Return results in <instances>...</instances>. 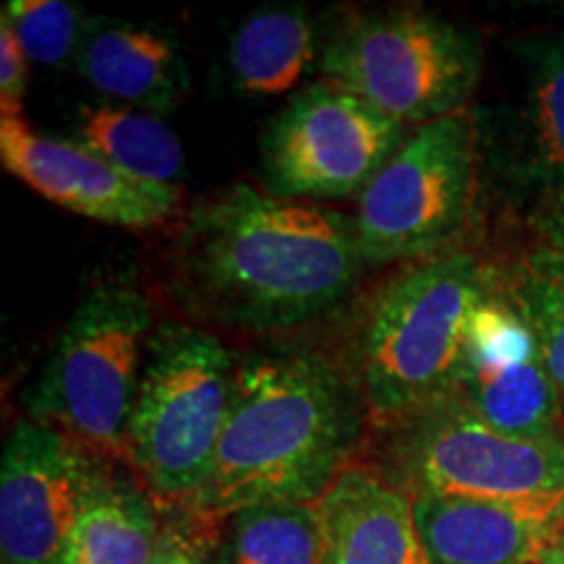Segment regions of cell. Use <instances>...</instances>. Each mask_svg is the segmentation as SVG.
I'll return each mask as SVG.
<instances>
[{"label":"cell","mask_w":564,"mask_h":564,"mask_svg":"<svg viewBox=\"0 0 564 564\" xmlns=\"http://www.w3.org/2000/svg\"><path fill=\"white\" fill-rule=\"evenodd\" d=\"M352 217L236 183L188 212L173 257L183 308L236 333H285L350 293Z\"/></svg>","instance_id":"obj_1"},{"label":"cell","mask_w":564,"mask_h":564,"mask_svg":"<svg viewBox=\"0 0 564 564\" xmlns=\"http://www.w3.org/2000/svg\"><path fill=\"white\" fill-rule=\"evenodd\" d=\"M361 408V390L319 352L243 358L209 476L186 510L220 520L253 505L319 502L350 465Z\"/></svg>","instance_id":"obj_2"},{"label":"cell","mask_w":564,"mask_h":564,"mask_svg":"<svg viewBox=\"0 0 564 564\" xmlns=\"http://www.w3.org/2000/svg\"><path fill=\"white\" fill-rule=\"evenodd\" d=\"M494 272L470 251H440L398 272L373 299L358 350L366 415L382 432L449 398L463 335Z\"/></svg>","instance_id":"obj_3"},{"label":"cell","mask_w":564,"mask_h":564,"mask_svg":"<svg viewBox=\"0 0 564 564\" xmlns=\"http://www.w3.org/2000/svg\"><path fill=\"white\" fill-rule=\"evenodd\" d=\"M236 361L207 327H154L129 419L126 457L167 507H188L207 481L230 415Z\"/></svg>","instance_id":"obj_4"},{"label":"cell","mask_w":564,"mask_h":564,"mask_svg":"<svg viewBox=\"0 0 564 564\" xmlns=\"http://www.w3.org/2000/svg\"><path fill=\"white\" fill-rule=\"evenodd\" d=\"M324 79L405 129L465 112L484 74L478 32L442 13L398 6L356 17L324 45Z\"/></svg>","instance_id":"obj_5"},{"label":"cell","mask_w":564,"mask_h":564,"mask_svg":"<svg viewBox=\"0 0 564 564\" xmlns=\"http://www.w3.org/2000/svg\"><path fill=\"white\" fill-rule=\"evenodd\" d=\"M154 327L152 303L137 285L91 288L32 387V419L58 426L91 455L123 457Z\"/></svg>","instance_id":"obj_6"},{"label":"cell","mask_w":564,"mask_h":564,"mask_svg":"<svg viewBox=\"0 0 564 564\" xmlns=\"http://www.w3.org/2000/svg\"><path fill=\"white\" fill-rule=\"evenodd\" d=\"M478 137L468 110L408 131L398 152L358 194L352 230L364 264L447 251L476 199Z\"/></svg>","instance_id":"obj_7"},{"label":"cell","mask_w":564,"mask_h":564,"mask_svg":"<svg viewBox=\"0 0 564 564\" xmlns=\"http://www.w3.org/2000/svg\"><path fill=\"white\" fill-rule=\"evenodd\" d=\"M384 434L390 478L411 497H564V436L523 440L497 432L449 398Z\"/></svg>","instance_id":"obj_8"},{"label":"cell","mask_w":564,"mask_h":564,"mask_svg":"<svg viewBox=\"0 0 564 564\" xmlns=\"http://www.w3.org/2000/svg\"><path fill=\"white\" fill-rule=\"evenodd\" d=\"M408 129L352 91L322 79L295 91L262 139L267 194L329 202L361 194Z\"/></svg>","instance_id":"obj_9"},{"label":"cell","mask_w":564,"mask_h":564,"mask_svg":"<svg viewBox=\"0 0 564 564\" xmlns=\"http://www.w3.org/2000/svg\"><path fill=\"white\" fill-rule=\"evenodd\" d=\"M474 121L478 165L533 220L564 192V30L514 47V82Z\"/></svg>","instance_id":"obj_10"},{"label":"cell","mask_w":564,"mask_h":564,"mask_svg":"<svg viewBox=\"0 0 564 564\" xmlns=\"http://www.w3.org/2000/svg\"><path fill=\"white\" fill-rule=\"evenodd\" d=\"M100 476L91 453L58 426L19 421L0 463L3 564H58Z\"/></svg>","instance_id":"obj_11"},{"label":"cell","mask_w":564,"mask_h":564,"mask_svg":"<svg viewBox=\"0 0 564 564\" xmlns=\"http://www.w3.org/2000/svg\"><path fill=\"white\" fill-rule=\"evenodd\" d=\"M0 162L42 199L112 228H160L181 204L178 186L133 181L76 141L47 137L24 118H0Z\"/></svg>","instance_id":"obj_12"},{"label":"cell","mask_w":564,"mask_h":564,"mask_svg":"<svg viewBox=\"0 0 564 564\" xmlns=\"http://www.w3.org/2000/svg\"><path fill=\"white\" fill-rule=\"evenodd\" d=\"M413 514L429 564H541L564 528V497L415 494Z\"/></svg>","instance_id":"obj_13"},{"label":"cell","mask_w":564,"mask_h":564,"mask_svg":"<svg viewBox=\"0 0 564 564\" xmlns=\"http://www.w3.org/2000/svg\"><path fill=\"white\" fill-rule=\"evenodd\" d=\"M324 564H429L413 497L387 474L348 465L316 502Z\"/></svg>","instance_id":"obj_14"},{"label":"cell","mask_w":564,"mask_h":564,"mask_svg":"<svg viewBox=\"0 0 564 564\" xmlns=\"http://www.w3.org/2000/svg\"><path fill=\"white\" fill-rule=\"evenodd\" d=\"M79 76L105 100L144 112H171L186 91V63L165 32L95 17L76 53Z\"/></svg>","instance_id":"obj_15"},{"label":"cell","mask_w":564,"mask_h":564,"mask_svg":"<svg viewBox=\"0 0 564 564\" xmlns=\"http://www.w3.org/2000/svg\"><path fill=\"white\" fill-rule=\"evenodd\" d=\"M449 400L497 432L523 440L564 436V403L541 356L499 369L457 371Z\"/></svg>","instance_id":"obj_16"},{"label":"cell","mask_w":564,"mask_h":564,"mask_svg":"<svg viewBox=\"0 0 564 564\" xmlns=\"http://www.w3.org/2000/svg\"><path fill=\"white\" fill-rule=\"evenodd\" d=\"M316 26L301 6H272L246 17L228 45L230 76L243 95H288L314 66Z\"/></svg>","instance_id":"obj_17"},{"label":"cell","mask_w":564,"mask_h":564,"mask_svg":"<svg viewBox=\"0 0 564 564\" xmlns=\"http://www.w3.org/2000/svg\"><path fill=\"white\" fill-rule=\"evenodd\" d=\"M74 141L133 181L178 186L186 152L171 126L154 112L126 105H84L76 112Z\"/></svg>","instance_id":"obj_18"},{"label":"cell","mask_w":564,"mask_h":564,"mask_svg":"<svg viewBox=\"0 0 564 564\" xmlns=\"http://www.w3.org/2000/svg\"><path fill=\"white\" fill-rule=\"evenodd\" d=\"M160 525L144 491L102 474L58 564H152Z\"/></svg>","instance_id":"obj_19"},{"label":"cell","mask_w":564,"mask_h":564,"mask_svg":"<svg viewBox=\"0 0 564 564\" xmlns=\"http://www.w3.org/2000/svg\"><path fill=\"white\" fill-rule=\"evenodd\" d=\"M215 564H324L316 502H270L225 514Z\"/></svg>","instance_id":"obj_20"},{"label":"cell","mask_w":564,"mask_h":564,"mask_svg":"<svg viewBox=\"0 0 564 564\" xmlns=\"http://www.w3.org/2000/svg\"><path fill=\"white\" fill-rule=\"evenodd\" d=\"M499 293L523 316L564 403V251L539 246L510 272L494 274Z\"/></svg>","instance_id":"obj_21"},{"label":"cell","mask_w":564,"mask_h":564,"mask_svg":"<svg viewBox=\"0 0 564 564\" xmlns=\"http://www.w3.org/2000/svg\"><path fill=\"white\" fill-rule=\"evenodd\" d=\"M0 17L9 19L26 58L37 66H63L79 53L82 9L66 0H9Z\"/></svg>","instance_id":"obj_22"},{"label":"cell","mask_w":564,"mask_h":564,"mask_svg":"<svg viewBox=\"0 0 564 564\" xmlns=\"http://www.w3.org/2000/svg\"><path fill=\"white\" fill-rule=\"evenodd\" d=\"M217 520L173 507L162 518L152 564H215Z\"/></svg>","instance_id":"obj_23"},{"label":"cell","mask_w":564,"mask_h":564,"mask_svg":"<svg viewBox=\"0 0 564 564\" xmlns=\"http://www.w3.org/2000/svg\"><path fill=\"white\" fill-rule=\"evenodd\" d=\"M30 58L9 24L0 17V118H21V105L30 79Z\"/></svg>","instance_id":"obj_24"},{"label":"cell","mask_w":564,"mask_h":564,"mask_svg":"<svg viewBox=\"0 0 564 564\" xmlns=\"http://www.w3.org/2000/svg\"><path fill=\"white\" fill-rule=\"evenodd\" d=\"M531 223L533 228L539 230V236L544 238L541 246L564 251V192L560 196H554Z\"/></svg>","instance_id":"obj_25"},{"label":"cell","mask_w":564,"mask_h":564,"mask_svg":"<svg viewBox=\"0 0 564 564\" xmlns=\"http://www.w3.org/2000/svg\"><path fill=\"white\" fill-rule=\"evenodd\" d=\"M541 564H564V554H562L556 546H552V549H549V552L544 554V560H541Z\"/></svg>","instance_id":"obj_26"},{"label":"cell","mask_w":564,"mask_h":564,"mask_svg":"<svg viewBox=\"0 0 564 564\" xmlns=\"http://www.w3.org/2000/svg\"><path fill=\"white\" fill-rule=\"evenodd\" d=\"M556 549H560V552L564 554V528H562V533L560 535H556V544H554Z\"/></svg>","instance_id":"obj_27"},{"label":"cell","mask_w":564,"mask_h":564,"mask_svg":"<svg viewBox=\"0 0 564 564\" xmlns=\"http://www.w3.org/2000/svg\"><path fill=\"white\" fill-rule=\"evenodd\" d=\"M562 13H564V9H562Z\"/></svg>","instance_id":"obj_28"}]
</instances>
